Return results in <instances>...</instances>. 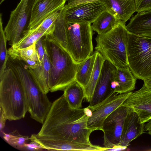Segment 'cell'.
Returning <instances> with one entry per match:
<instances>
[{"label":"cell","instance_id":"6da1fadb","mask_svg":"<svg viewBox=\"0 0 151 151\" xmlns=\"http://www.w3.org/2000/svg\"><path fill=\"white\" fill-rule=\"evenodd\" d=\"M90 115L88 107L71 108L63 94L52 103L37 134L40 136L92 145L89 137L93 131L87 126Z\"/></svg>","mask_w":151,"mask_h":151},{"label":"cell","instance_id":"7a4b0ae2","mask_svg":"<svg viewBox=\"0 0 151 151\" xmlns=\"http://www.w3.org/2000/svg\"><path fill=\"white\" fill-rule=\"evenodd\" d=\"M43 41L50 65V91H63L75 81L80 63H76L53 33L43 36Z\"/></svg>","mask_w":151,"mask_h":151},{"label":"cell","instance_id":"3957f363","mask_svg":"<svg viewBox=\"0 0 151 151\" xmlns=\"http://www.w3.org/2000/svg\"><path fill=\"white\" fill-rule=\"evenodd\" d=\"M7 66L14 72L23 87L27 111L31 117L42 124L52 103L34 80L28 65L23 61L9 57Z\"/></svg>","mask_w":151,"mask_h":151},{"label":"cell","instance_id":"277c9868","mask_svg":"<svg viewBox=\"0 0 151 151\" xmlns=\"http://www.w3.org/2000/svg\"><path fill=\"white\" fill-rule=\"evenodd\" d=\"M0 109L9 121L24 118L27 111L23 86L14 72L8 66L0 77Z\"/></svg>","mask_w":151,"mask_h":151},{"label":"cell","instance_id":"5b68a950","mask_svg":"<svg viewBox=\"0 0 151 151\" xmlns=\"http://www.w3.org/2000/svg\"><path fill=\"white\" fill-rule=\"evenodd\" d=\"M125 23L120 21L111 31L96 38V51L116 67L129 66L127 53L128 34Z\"/></svg>","mask_w":151,"mask_h":151},{"label":"cell","instance_id":"8992f818","mask_svg":"<svg viewBox=\"0 0 151 151\" xmlns=\"http://www.w3.org/2000/svg\"><path fill=\"white\" fill-rule=\"evenodd\" d=\"M91 24L65 19L66 49L77 63H81L93 54Z\"/></svg>","mask_w":151,"mask_h":151},{"label":"cell","instance_id":"52a82bcc","mask_svg":"<svg viewBox=\"0 0 151 151\" xmlns=\"http://www.w3.org/2000/svg\"><path fill=\"white\" fill-rule=\"evenodd\" d=\"M127 53L129 67L135 78H151V38L129 32Z\"/></svg>","mask_w":151,"mask_h":151},{"label":"cell","instance_id":"ba28073f","mask_svg":"<svg viewBox=\"0 0 151 151\" xmlns=\"http://www.w3.org/2000/svg\"><path fill=\"white\" fill-rule=\"evenodd\" d=\"M37 0H21L11 12L9 20L4 29L9 44L12 46L20 40L23 32L28 29L32 9Z\"/></svg>","mask_w":151,"mask_h":151},{"label":"cell","instance_id":"9c48e42d","mask_svg":"<svg viewBox=\"0 0 151 151\" xmlns=\"http://www.w3.org/2000/svg\"><path fill=\"white\" fill-rule=\"evenodd\" d=\"M132 92L120 94L113 92L105 100L91 106L87 107L90 114L87 122V127L93 132L102 131L103 122L106 118L123 102Z\"/></svg>","mask_w":151,"mask_h":151},{"label":"cell","instance_id":"30bf717a","mask_svg":"<svg viewBox=\"0 0 151 151\" xmlns=\"http://www.w3.org/2000/svg\"><path fill=\"white\" fill-rule=\"evenodd\" d=\"M129 110L122 105L110 114L104 120L102 130L104 134V147L106 151L121 148V136L124 122Z\"/></svg>","mask_w":151,"mask_h":151},{"label":"cell","instance_id":"8fae6325","mask_svg":"<svg viewBox=\"0 0 151 151\" xmlns=\"http://www.w3.org/2000/svg\"><path fill=\"white\" fill-rule=\"evenodd\" d=\"M65 19L67 21L92 23L103 12L107 11L101 0L68 6L63 8Z\"/></svg>","mask_w":151,"mask_h":151},{"label":"cell","instance_id":"7c38bea8","mask_svg":"<svg viewBox=\"0 0 151 151\" xmlns=\"http://www.w3.org/2000/svg\"><path fill=\"white\" fill-rule=\"evenodd\" d=\"M116 70L115 66L105 59L88 106L101 102L114 92Z\"/></svg>","mask_w":151,"mask_h":151},{"label":"cell","instance_id":"4fadbf2b","mask_svg":"<svg viewBox=\"0 0 151 151\" xmlns=\"http://www.w3.org/2000/svg\"><path fill=\"white\" fill-rule=\"evenodd\" d=\"M122 105L132 110L144 124L151 119V89L143 85L139 90L132 92Z\"/></svg>","mask_w":151,"mask_h":151},{"label":"cell","instance_id":"5bb4252c","mask_svg":"<svg viewBox=\"0 0 151 151\" xmlns=\"http://www.w3.org/2000/svg\"><path fill=\"white\" fill-rule=\"evenodd\" d=\"M67 0H37L33 7L28 29L37 27L53 13L61 10Z\"/></svg>","mask_w":151,"mask_h":151},{"label":"cell","instance_id":"9a60e30c","mask_svg":"<svg viewBox=\"0 0 151 151\" xmlns=\"http://www.w3.org/2000/svg\"><path fill=\"white\" fill-rule=\"evenodd\" d=\"M144 124L141 122L137 114L129 108L124 124L119 147L126 148L132 141L144 133Z\"/></svg>","mask_w":151,"mask_h":151},{"label":"cell","instance_id":"2e32d148","mask_svg":"<svg viewBox=\"0 0 151 151\" xmlns=\"http://www.w3.org/2000/svg\"><path fill=\"white\" fill-rule=\"evenodd\" d=\"M107 11L120 21L126 23L135 12V0H101Z\"/></svg>","mask_w":151,"mask_h":151},{"label":"cell","instance_id":"e0dca14e","mask_svg":"<svg viewBox=\"0 0 151 151\" xmlns=\"http://www.w3.org/2000/svg\"><path fill=\"white\" fill-rule=\"evenodd\" d=\"M126 27L129 32L136 35H151V9L137 12Z\"/></svg>","mask_w":151,"mask_h":151},{"label":"cell","instance_id":"ac0fdd59","mask_svg":"<svg viewBox=\"0 0 151 151\" xmlns=\"http://www.w3.org/2000/svg\"><path fill=\"white\" fill-rule=\"evenodd\" d=\"M28 69L33 78L39 87L44 93H47L50 91V65L45 51L42 63L34 69L29 67Z\"/></svg>","mask_w":151,"mask_h":151},{"label":"cell","instance_id":"d6986e66","mask_svg":"<svg viewBox=\"0 0 151 151\" xmlns=\"http://www.w3.org/2000/svg\"><path fill=\"white\" fill-rule=\"evenodd\" d=\"M136 78L128 66L117 67L115 82L114 92L120 94L131 91L135 88Z\"/></svg>","mask_w":151,"mask_h":151},{"label":"cell","instance_id":"ffe728a7","mask_svg":"<svg viewBox=\"0 0 151 151\" xmlns=\"http://www.w3.org/2000/svg\"><path fill=\"white\" fill-rule=\"evenodd\" d=\"M35 42L29 47L20 49L11 47L8 49V55L11 58L22 60L29 68L34 69L39 64Z\"/></svg>","mask_w":151,"mask_h":151},{"label":"cell","instance_id":"44dd1931","mask_svg":"<svg viewBox=\"0 0 151 151\" xmlns=\"http://www.w3.org/2000/svg\"><path fill=\"white\" fill-rule=\"evenodd\" d=\"M63 94L69 106L72 109L81 108L82 101L85 98L84 88L74 81L65 88Z\"/></svg>","mask_w":151,"mask_h":151},{"label":"cell","instance_id":"7402d4cb","mask_svg":"<svg viewBox=\"0 0 151 151\" xmlns=\"http://www.w3.org/2000/svg\"><path fill=\"white\" fill-rule=\"evenodd\" d=\"M121 21L108 11L102 12L91 25L93 31L98 35L105 34L112 29Z\"/></svg>","mask_w":151,"mask_h":151},{"label":"cell","instance_id":"603a6c76","mask_svg":"<svg viewBox=\"0 0 151 151\" xmlns=\"http://www.w3.org/2000/svg\"><path fill=\"white\" fill-rule=\"evenodd\" d=\"M96 52L92 72L89 82L84 88L85 98L89 102L92 97L94 90L99 78L102 66L105 59L99 52Z\"/></svg>","mask_w":151,"mask_h":151},{"label":"cell","instance_id":"cb8c5ba5","mask_svg":"<svg viewBox=\"0 0 151 151\" xmlns=\"http://www.w3.org/2000/svg\"><path fill=\"white\" fill-rule=\"evenodd\" d=\"M96 52L93 53L81 63L77 70L75 81L84 88L88 84L93 68Z\"/></svg>","mask_w":151,"mask_h":151},{"label":"cell","instance_id":"d4e9b609","mask_svg":"<svg viewBox=\"0 0 151 151\" xmlns=\"http://www.w3.org/2000/svg\"><path fill=\"white\" fill-rule=\"evenodd\" d=\"M46 35L44 32L34 29H27L23 32L18 42L11 47L17 49L26 47L33 45L40 38Z\"/></svg>","mask_w":151,"mask_h":151},{"label":"cell","instance_id":"484cf974","mask_svg":"<svg viewBox=\"0 0 151 151\" xmlns=\"http://www.w3.org/2000/svg\"><path fill=\"white\" fill-rule=\"evenodd\" d=\"M6 38L3 28L2 14H0V77L7 67V63L9 57L8 50L6 48Z\"/></svg>","mask_w":151,"mask_h":151},{"label":"cell","instance_id":"4316f807","mask_svg":"<svg viewBox=\"0 0 151 151\" xmlns=\"http://www.w3.org/2000/svg\"><path fill=\"white\" fill-rule=\"evenodd\" d=\"M3 137L5 140L12 146L19 149H24L26 142L30 140L27 136L20 134L17 130L7 134L3 132Z\"/></svg>","mask_w":151,"mask_h":151},{"label":"cell","instance_id":"83f0119b","mask_svg":"<svg viewBox=\"0 0 151 151\" xmlns=\"http://www.w3.org/2000/svg\"><path fill=\"white\" fill-rule=\"evenodd\" d=\"M60 11L56 12L50 15L37 27L33 29L44 32L47 35L53 33Z\"/></svg>","mask_w":151,"mask_h":151},{"label":"cell","instance_id":"f1b7e54d","mask_svg":"<svg viewBox=\"0 0 151 151\" xmlns=\"http://www.w3.org/2000/svg\"><path fill=\"white\" fill-rule=\"evenodd\" d=\"M135 12H143L151 9V0H135Z\"/></svg>","mask_w":151,"mask_h":151},{"label":"cell","instance_id":"f546056e","mask_svg":"<svg viewBox=\"0 0 151 151\" xmlns=\"http://www.w3.org/2000/svg\"><path fill=\"white\" fill-rule=\"evenodd\" d=\"M43 36L40 38L35 42L36 48L40 63H42L45 53L43 41Z\"/></svg>","mask_w":151,"mask_h":151},{"label":"cell","instance_id":"4dcf8cb0","mask_svg":"<svg viewBox=\"0 0 151 151\" xmlns=\"http://www.w3.org/2000/svg\"><path fill=\"white\" fill-rule=\"evenodd\" d=\"M24 149L32 151L41 150L43 149L39 144L33 141H31L29 143H26Z\"/></svg>","mask_w":151,"mask_h":151},{"label":"cell","instance_id":"1f68e13d","mask_svg":"<svg viewBox=\"0 0 151 151\" xmlns=\"http://www.w3.org/2000/svg\"><path fill=\"white\" fill-rule=\"evenodd\" d=\"M100 0H68L66 5L68 6H71L79 4L94 2Z\"/></svg>","mask_w":151,"mask_h":151},{"label":"cell","instance_id":"d6a6232c","mask_svg":"<svg viewBox=\"0 0 151 151\" xmlns=\"http://www.w3.org/2000/svg\"><path fill=\"white\" fill-rule=\"evenodd\" d=\"M0 109V129L1 132L4 127L6 122L7 119L2 110L1 109Z\"/></svg>","mask_w":151,"mask_h":151},{"label":"cell","instance_id":"836d02e7","mask_svg":"<svg viewBox=\"0 0 151 151\" xmlns=\"http://www.w3.org/2000/svg\"><path fill=\"white\" fill-rule=\"evenodd\" d=\"M147 122V123L145 124V131L151 132V119Z\"/></svg>","mask_w":151,"mask_h":151},{"label":"cell","instance_id":"e575fe53","mask_svg":"<svg viewBox=\"0 0 151 151\" xmlns=\"http://www.w3.org/2000/svg\"><path fill=\"white\" fill-rule=\"evenodd\" d=\"M144 85L151 89V78L143 81Z\"/></svg>","mask_w":151,"mask_h":151},{"label":"cell","instance_id":"d590c367","mask_svg":"<svg viewBox=\"0 0 151 151\" xmlns=\"http://www.w3.org/2000/svg\"><path fill=\"white\" fill-rule=\"evenodd\" d=\"M140 36L151 38V35H142Z\"/></svg>","mask_w":151,"mask_h":151},{"label":"cell","instance_id":"8d00e7d4","mask_svg":"<svg viewBox=\"0 0 151 151\" xmlns=\"http://www.w3.org/2000/svg\"><path fill=\"white\" fill-rule=\"evenodd\" d=\"M5 0H0V4H1Z\"/></svg>","mask_w":151,"mask_h":151},{"label":"cell","instance_id":"74e56055","mask_svg":"<svg viewBox=\"0 0 151 151\" xmlns=\"http://www.w3.org/2000/svg\"><path fill=\"white\" fill-rule=\"evenodd\" d=\"M147 133L151 136V132H148Z\"/></svg>","mask_w":151,"mask_h":151},{"label":"cell","instance_id":"f35d334b","mask_svg":"<svg viewBox=\"0 0 151 151\" xmlns=\"http://www.w3.org/2000/svg\"><path fill=\"white\" fill-rule=\"evenodd\" d=\"M67 0L68 1V0Z\"/></svg>","mask_w":151,"mask_h":151}]
</instances>
